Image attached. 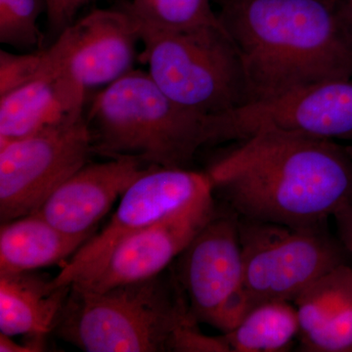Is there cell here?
Wrapping results in <instances>:
<instances>
[{
    "label": "cell",
    "mask_w": 352,
    "mask_h": 352,
    "mask_svg": "<svg viewBox=\"0 0 352 352\" xmlns=\"http://www.w3.org/2000/svg\"><path fill=\"white\" fill-rule=\"evenodd\" d=\"M50 55L47 50L25 54H14L0 51V95L6 94L25 85L47 68Z\"/></svg>",
    "instance_id": "44dd1931"
},
{
    "label": "cell",
    "mask_w": 352,
    "mask_h": 352,
    "mask_svg": "<svg viewBox=\"0 0 352 352\" xmlns=\"http://www.w3.org/2000/svg\"><path fill=\"white\" fill-rule=\"evenodd\" d=\"M210 194H214V182L208 171L152 166L122 194L107 226L61 266L51 283L71 286L80 281L96 270L122 240Z\"/></svg>",
    "instance_id": "9c48e42d"
},
{
    "label": "cell",
    "mask_w": 352,
    "mask_h": 352,
    "mask_svg": "<svg viewBox=\"0 0 352 352\" xmlns=\"http://www.w3.org/2000/svg\"><path fill=\"white\" fill-rule=\"evenodd\" d=\"M154 166L131 157L87 164L44 201L38 214L65 233L94 234L95 226L119 197Z\"/></svg>",
    "instance_id": "4fadbf2b"
},
{
    "label": "cell",
    "mask_w": 352,
    "mask_h": 352,
    "mask_svg": "<svg viewBox=\"0 0 352 352\" xmlns=\"http://www.w3.org/2000/svg\"><path fill=\"white\" fill-rule=\"evenodd\" d=\"M265 132L352 139V78L314 83L217 115L212 145Z\"/></svg>",
    "instance_id": "30bf717a"
},
{
    "label": "cell",
    "mask_w": 352,
    "mask_h": 352,
    "mask_svg": "<svg viewBox=\"0 0 352 352\" xmlns=\"http://www.w3.org/2000/svg\"><path fill=\"white\" fill-rule=\"evenodd\" d=\"M171 265L199 324L226 333L239 323L245 307L237 214L219 208Z\"/></svg>",
    "instance_id": "52a82bcc"
},
{
    "label": "cell",
    "mask_w": 352,
    "mask_h": 352,
    "mask_svg": "<svg viewBox=\"0 0 352 352\" xmlns=\"http://www.w3.org/2000/svg\"><path fill=\"white\" fill-rule=\"evenodd\" d=\"M214 117L183 107L148 72L132 69L96 95L87 122L97 154L189 168L199 149L212 145Z\"/></svg>",
    "instance_id": "3957f363"
},
{
    "label": "cell",
    "mask_w": 352,
    "mask_h": 352,
    "mask_svg": "<svg viewBox=\"0 0 352 352\" xmlns=\"http://www.w3.org/2000/svg\"><path fill=\"white\" fill-rule=\"evenodd\" d=\"M48 24L55 34H61L74 23L76 13L83 6L97 0H45Z\"/></svg>",
    "instance_id": "7402d4cb"
},
{
    "label": "cell",
    "mask_w": 352,
    "mask_h": 352,
    "mask_svg": "<svg viewBox=\"0 0 352 352\" xmlns=\"http://www.w3.org/2000/svg\"><path fill=\"white\" fill-rule=\"evenodd\" d=\"M92 153L85 118L0 146L1 223L34 214Z\"/></svg>",
    "instance_id": "ba28073f"
},
{
    "label": "cell",
    "mask_w": 352,
    "mask_h": 352,
    "mask_svg": "<svg viewBox=\"0 0 352 352\" xmlns=\"http://www.w3.org/2000/svg\"><path fill=\"white\" fill-rule=\"evenodd\" d=\"M294 305L300 322L298 351L352 352V267L346 263L318 278Z\"/></svg>",
    "instance_id": "9a60e30c"
},
{
    "label": "cell",
    "mask_w": 352,
    "mask_h": 352,
    "mask_svg": "<svg viewBox=\"0 0 352 352\" xmlns=\"http://www.w3.org/2000/svg\"><path fill=\"white\" fill-rule=\"evenodd\" d=\"M337 222L340 242L352 254V204L333 215Z\"/></svg>",
    "instance_id": "cb8c5ba5"
},
{
    "label": "cell",
    "mask_w": 352,
    "mask_h": 352,
    "mask_svg": "<svg viewBox=\"0 0 352 352\" xmlns=\"http://www.w3.org/2000/svg\"><path fill=\"white\" fill-rule=\"evenodd\" d=\"M219 18L239 54L248 103L352 78L342 0H224Z\"/></svg>",
    "instance_id": "7a4b0ae2"
},
{
    "label": "cell",
    "mask_w": 352,
    "mask_h": 352,
    "mask_svg": "<svg viewBox=\"0 0 352 352\" xmlns=\"http://www.w3.org/2000/svg\"><path fill=\"white\" fill-rule=\"evenodd\" d=\"M92 236L65 233L36 214L4 222L0 228V275L64 264Z\"/></svg>",
    "instance_id": "e0dca14e"
},
{
    "label": "cell",
    "mask_w": 352,
    "mask_h": 352,
    "mask_svg": "<svg viewBox=\"0 0 352 352\" xmlns=\"http://www.w3.org/2000/svg\"><path fill=\"white\" fill-rule=\"evenodd\" d=\"M124 9L138 24L163 31L223 27L208 0H131Z\"/></svg>",
    "instance_id": "d6986e66"
},
{
    "label": "cell",
    "mask_w": 352,
    "mask_h": 352,
    "mask_svg": "<svg viewBox=\"0 0 352 352\" xmlns=\"http://www.w3.org/2000/svg\"><path fill=\"white\" fill-rule=\"evenodd\" d=\"M134 23L143 44L139 57L171 100L207 115L248 103L239 54L224 27L163 31Z\"/></svg>",
    "instance_id": "5b68a950"
},
{
    "label": "cell",
    "mask_w": 352,
    "mask_h": 352,
    "mask_svg": "<svg viewBox=\"0 0 352 352\" xmlns=\"http://www.w3.org/2000/svg\"><path fill=\"white\" fill-rule=\"evenodd\" d=\"M138 41V28L124 8L98 9L66 28L50 47L87 90L108 87L131 72Z\"/></svg>",
    "instance_id": "7c38bea8"
},
{
    "label": "cell",
    "mask_w": 352,
    "mask_h": 352,
    "mask_svg": "<svg viewBox=\"0 0 352 352\" xmlns=\"http://www.w3.org/2000/svg\"><path fill=\"white\" fill-rule=\"evenodd\" d=\"M43 336L30 337L27 344H18L12 337L0 333V351L1 352H38L45 351Z\"/></svg>",
    "instance_id": "603a6c76"
},
{
    "label": "cell",
    "mask_w": 352,
    "mask_h": 352,
    "mask_svg": "<svg viewBox=\"0 0 352 352\" xmlns=\"http://www.w3.org/2000/svg\"><path fill=\"white\" fill-rule=\"evenodd\" d=\"M207 171L240 219L314 226L352 204V157L333 140L259 133Z\"/></svg>",
    "instance_id": "6da1fadb"
},
{
    "label": "cell",
    "mask_w": 352,
    "mask_h": 352,
    "mask_svg": "<svg viewBox=\"0 0 352 352\" xmlns=\"http://www.w3.org/2000/svg\"><path fill=\"white\" fill-rule=\"evenodd\" d=\"M69 289L31 271L0 275V333L45 337L56 329Z\"/></svg>",
    "instance_id": "2e32d148"
},
{
    "label": "cell",
    "mask_w": 352,
    "mask_h": 352,
    "mask_svg": "<svg viewBox=\"0 0 352 352\" xmlns=\"http://www.w3.org/2000/svg\"><path fill=\"white\" fill-rule=\"evenodd\" d=\"M344 2V12L352 24V0H342Z\"/></svg>",
    "instance_id": "d4e9b609"
},
{
    "label": "cell",
    "mask_w": 352,
    "mask_h": 352,
    "mask_svg": "<svg viewBox=\"0 0 352 352\" xmlns=\"http://www.w3.org/2000/svg\"><path fill=\"white\" fill-rule=\"evenodd\" d=\"M219 210L214 194L199 199L122 240L96 270L72 285L103 292L161 274Z\"/></svg>",
    "instance_id": "8fae6325"
},
{
    "label": "cell",
    "mask_w": 352,
    "mask_h": 352,
    "mask_svg": "<svg viewBox=\"0 0 352 352\" xmlns=\"http://www.w3.org/2000/svg\"><path fill=\"white\" fill-rule=\"evenodd\" d=\"M47 51L41 75L0 95V146L83 119L87 89Z\"/></svg>",
    "instance_id": "5bb4252c"
},
{
    "label": "cell",
    "mask_w": 352,
    "mask_h": 352,
    "mask_svg": "<svg viewBox=\"0 0 352 352\" xmlns=\"http://www.w3.org/2000/svg\"><path fill=\"white\" fill-rule=\"evenodd\" d=\"M245 314L259 303L294 302L318 278L346 263L326 223L293 227L240 219Z\"/></svg>",
    "instance_id": "8992f818"
},
{
    "label": "cell",
    "mask_w": 352,
    "mask_h": 352,
    "mask_svg": "<svg viewBox=\"0 0 352 352\" xmlns=\"http://www.w3.org/2000/svg\"><path fill=\"white\" fill-rule=\"evenodd\" d=\"M222 335L231 352L289 351L300 335L298 311L289 300L259 303Z\"/></svg>",
    "instance_id": "ac0fdd59"
},
{
    "label": "cell",
    "mask_w": 352,
    "mask_h": 352,
    "mask_svg": "<svg viewBox=\"0 0 352 352\" xmlns=\"http://www.w3.org/2000/svg\"><path fill=\"white\" fill-rule=\"evenodd\" d=\"M46 12L45 0H0V41L22 50L41 47L38 21Z\"/></svg>",
    "instance_id": "ffe728a7"
},
{
    "label": "cell",
    "mask_w": 352,
    "mask_h": 352,
    "mask_svg": "<svg viewBox=\"0 0 352 352\" xmlns=\"http://www.w3.org/2000/svg\"><path fill=\"white\" fill-rule=\"evenodd\" d=\"M198 323L173 267L103 292L71 285L55 332L88 352H173L176 336Z\"/></svg>",
    "instance_id": "277c9868"
}]
</instances>
